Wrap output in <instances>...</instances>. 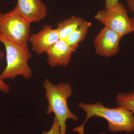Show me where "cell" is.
<instances>
[{"label": "cell", "instance_id": "obj_5", "mask_svg": "<svg viewBox=\"0 0 134 134\" xmlns=\"http://www.w3.org/2000/svg\"><path fill=\"white\" fill-rule=\"evenodd\" d=\"M95 18L122 37L133 32L132 18L129 17L126 9L121 3L109 9L98 11Z\"/></svg>", "mask_w": 134, "mask_h": 134}, {"label": "cell", "instance_id": "obj_7", "mask_svg": "<svg viewBox=\"0 0 134 134\" xmlns=\"http://www.w3.org/2000/svg\"><path fill=\"white\" fill-rule=\"evenodd\" d=\"M59 40L57 29H53L51 25H45L42 30L37 33L32 34L29 41L31 43L32 50L36 54L40 55L46 52Z\"/></svg>", "mask_w": 134, "mask_h": 134}, {"label": "cell", "instance_id": "obj_10", "mask_svg": "<svg viewBox=\"0 0 134 134\" xmlns=\"http://www.w3.org/2000/svg\"><path fill=\"white\" fill-rule=\"evenodd\" d=\"M85 20L75 15L66 18L58 24V30L60 39L65 40L70 34L83 23Z\"/></svg>", "mask_w": 134, "mask_h": 134}, {"label": "cell", "instance_id": "obj_17", "mask_svg": "<svg viewBox=\"0 0 134 134\" xmlns=\"http://www.w3.org/2000/svg\"><path fill=\"white\" fill-rule=\"evenodd\" d=\"M98 134H108L107 133H106L105 132H100V133H99Z\"/></svg>", "mask_w": 134, "mask_h": 134}, {"label": "cell", "instance_id": "obj_15", "mask_svg": "<svg viewBox=\"0 0 134 134\" xmlns=\"http://www.w3.org/2000/svg\"><path fill=\"white\" fill-rule=\"evenodd\" d=\"M105 9H109L115 7L119 3V0H105Z\"/></svg>", "mask_w": 134, "mask_h": 134}, {"label": "cell", "instance_id": "obj_13", "mask_svg": "<svg viewBox=\"0 0 134 134\" xmlns=\"http://www.w3.org/2000/svg\"><path fill=\"white\" fill-rule=\"evenodd\" d=\"M41 134H60V126L58 120L54 118L52 126L48 131H44Z\"/></svg>", "mask_w": 134, "mask_h": 134}, {"label": "cell", "instance_id": "obj_14", "mask_svg": "<svg viewBox=\"0 0 134 134\" xmlns=\"http://www.w3.org/2000/svg\"><path fill=\"white\" fill-rule=\"evenodd\" d=\"M4 56V53L0 51V60ZM10 87L8 85L5 83L0 77V91L4 93H9L10 91Z\"/></svg>", "mask_w": 134, "mask_h": 134}, {"label": "cell", "instance_id": "obj_3", "mask_svg": "<svg viewBox=\"0 0 134 134\" xmlns=\"http://www.w3.org/2000/svg\"><path fill=\"white\" fill-rule=\"evenodd\" d=\"M0 42L3 43L6 52L7 65L0 77L2 80L14 79L21 75L26 80L32 76V70L28 64L32 56L28 45L19 46L10 43L0 36Z\"/></svg>", "mask_w": 134, "mask_h": 134}, {"label": "cell", "instance_id": "obj_18", "mask_svg": "<svg viewBox=\"0 0 134 134\" xmlns=\"http://www.w3.org/2000/svg\"></svg>", "mask_w": 134, "mask_h": 134}, {"label": "cell", "instance_id": "obj_12", "mask_svg": "<svg viewBox=\"0 0 134 134\" xmlns=\"http://www.w3.org/2000/svg\"><path fill=\"white\" fill-rule=\"evenodd\" d=\"M116 103L118 106L121 107L134 114V91L119 92L116 96Z\"/></svg>", "mask_w": 134, "mask_h": 134}, {"label": "cell", "instance_id": "obj_1", "mask_svg": "<svg viewBox=\"0 0 134 134\" xmlns=\"http://www.w3.org/2000/svg\"><path fill=\"white\" fill-rule=\"evenodd\" d=\"M78 106L85 113L86 116L81 125L72 129L74 132L84 134L86 122L93 117L105 119L108 122L107 128L111 133L134 132L133 114L126 108L120 106L109 108L100 102L93 104L80 103Z\"/></svg>", "mask_w": 134, "mask_h": 134}, {"label": "cell", "instance_id": "obj_9", "mask_svg": "<svg viewBox=\"0 0 134 134\" xmlns=\"http://www.w3.org/2000/svg\"><path fill=\"white\" fill-rule=\"evenodd\" d=\"M73 48L64 40H59L46 52L48 65L66 68L71 60Z\"/></svg>", "mask_w": 134, "mask_h": 134}, {"label": "cell", "instance_id": "obj_8", "mask_svg": "<svg viewBox=\"0 0 134 134\" xmlns=\"http://www.w3.org/2000/svg\"><path fill=\"white\" fill-rule=\"evenodd\" d=\"M15 8L31 23L40 21L47 15V7L41 0H18Z\"/></svg>", "mask_w": 134, "mask_h": 134}, {"label": "cell", "instance_id": "obj_4", "mask_svg": "<svg viewBox=\"0 0 134 134\" xmlns=\"http://www.w3.org/2000/svg\"><path fill=\"white\" fill-rule=\"evenodd\" d=\"M31 24L15 8L8 13H0V36L16 45H28Z\"/></svg>", "mask_w": 134, "mask_h": 134}, {"label": "cell", "instance_id": "obj_11", "mask_svg": "<svg viewBox=\"0 0 134 134\" xmlns=\"http://www.w3.org/2000/svg\"><path fill=\"white\" fill-rule=\"evenodd\" d=\"M91 25V23L85 21L70 34L65 40L73 48L74 52L78 48L79 43L85 38L88 29Z\"/></svg>", "mask_w": 134, "mask_h": 134}, {"label": "cell", "instance_id": "obj_2", "mask_svg": "<svg viewBox=\"0 0 134 134\" xmlns=\"http://www.w3.org/2000/svg\"><path fill=\"white\" fill-rule=\"evenodd\" d=\"M43 86L48 102L46 114L47 115L54 114L60 126V134H66L67 120L70 119L74 121L79 120L78 116L72 112L68 105V100L73 93L72 87L69 82L54 84L48 79L43 82Z\"/></svg>", "mask_w": 134, "mask_h": 134}, {"label": "cell", "instance_id": "obj_6", "mask_svg": "<svg viewBox=\"0 0 134 134\" xmlns=\"http://www.w3.org/2000/svg\"><path fill=\"white\" fill-rule=\"evenodd\" d=\"M122 37L119 34L105 26L95 38L94 44L96 53L105 58L116 55L119 51L120 41Z\"/></svg>", "mask_w": 134, "mask_h": 134}, {"label": "cell", "instance_id": "obj_16", "mask_svg": "<svg viewBox=\"0 0 134 134\" xmlns=\"http://www.w3.org/2000/svg\"><path fill=\"white\" fill-rule=\"evenodd\" d=\"M126 3L127 7L133 13L134 16L132 19L133 32H134V0H127Z\"/></svg>", "mask_w": 134, "mask_h": 134}]
</instances>
